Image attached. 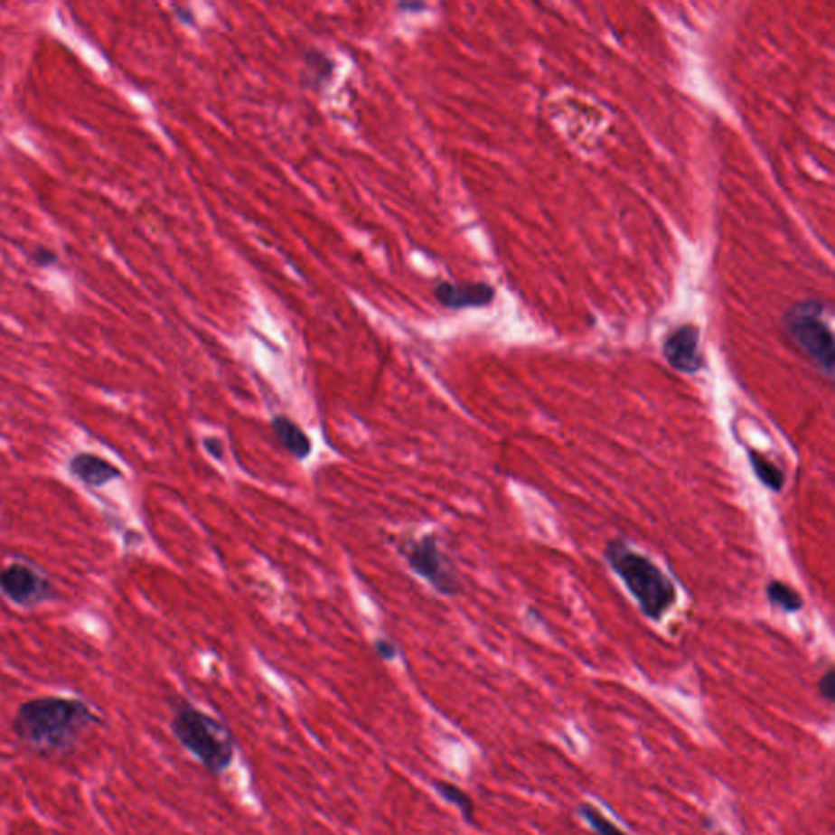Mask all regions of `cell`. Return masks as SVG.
<instances>
[{"instance_id":"obj_1","label":"cell","mask_w":835,"mask_h":835,"mask_svg":"<svg viewBox=\"0 0 835 835\" xmlns=\"http://www.w3.org/2000/svg\"><path fill=\"white\" fill-rule=\"evenodd\" d=\"M101 719L77 699L46 695L18 707L12 729L28 751L42 757H61L74 751L82 736Z\"/></svg>"},{"instance_id":"obj_2","label":"cell","mask_w":835,"mask_h":835,"mask_svg":"<svg viewBox=\"0 0 835 835\" xmlns=\"http://www.w3.org/2000/svg\"><path fill=\"white\" fill-rule=\"evenodd\" d=\"M170 729L176 741L208 770L212 777L224 774L234 762L235 736L224 721L176 699L172 703Z\"/></svg>"},{"instance_id":"obj_3","label":"cell","mask_w":835,"mask_h":835,"mask_svg":"<svg viewBox=\"0 0 835 835\" xmlns=\"http://www.w3.org/2000/svg\"><path fill=\"white\" fill-rule=\"evenodd\" d=\"M604 555L612 571L635 597L644 617L661 620L674 605L676 586L650 558L618 540L610 542Z\"/></svg>"},{"instance_id":"obj_4","label":"cell","mask_w":835,"mask_h":835,"mask_svg":"<svg viewBox=\"0 0 835 835\" xmlns=\"http://www.w3.org/2000/svg\"><path fill=\"white\" fill-rule=\"evenodd\" d=\"M399 553L408 563L409 569L423 577L427 585L443 596L462 593V583L451 558L444 553L437 537L423 534L408 535L399 540Z\"/></svg>"},{"instance_id":"obj_5","label":"cell","mask_w":835,"mask_h":835,"mask_svg":"<svg viewBox=\"0 0 835 835\" xmlns=\"http://www.w3.org/2000/svg\"><path fill=\"white\" fill-rule=\"evenodd\" d=\"M786 328L796 344L827 376H834V336L822 320V307L814 302L796 305L788 312Z\"/></svg>"},{"instance_id":"obj_6","label":"cell","mask_w":835,"mask_h":835,"mask_svg":"<svg viewBox=\"0 0 835 835\" xmlns=\"http://www.w3.org/2000/svg\"><path fill=\"white\" fill-rule=\"evenodd\" d=\"M0 594L18 607L32 609L52 599L54 586L33 567L14 561L0 568Z\"/></svg>"},{"instance_id":"obj_7","label":"cell","mask_w":835,"mask_h":835,"mask_svg":"<svg viewBox=\"0 0 835 835\" xmlns=\"http://www.w3.org/2000/svg\"><path fill=\"white\" fill-rule=\"evenodd\" d=\"M662 352L669 364L679 372L695 374L703 368L700 333L695 326H680L669 334L662 346Z\"/></svg>"},{"instance_id":"obj_8","label":"cell","mask_w":835,"mask_h":835,"mask_svg":"<svg viewBox=\"0 0 835 835\" xmlns=\"http://www.w3.org/2000/svg\"><path fill=\"white\" fill-rule=\"evenodd\" d=\"M69 474L87 488H103L123 476V472L109 460L93 452H77L67 462Z\"/></svg>"},{"instance_id":"obj_9","label":"cell","mask_w":835,"mask_h":835,"mask_svg":"<svg viewBox=\"0 0 835 835\" xmlns=\"http://www.w3.org/2000/svg\"><path fill=\"white\" fill-rule=\"evenodd\" d=\"M436 301L446 309L462 310L470 307H483L494 299V289L484 283L472 285H455V283H439L435 289Z\"/></svg>"},{"instance_id":"obj_10","label":"cell","mask_w":835,"mask_h":835,"mask_svg":"<svg viewBox=\"0 0 835 835\" xmlns=\"http://www.w3.org/2000/svg\"><path fill=\"white\" fill-rule=\"evenodd\" d=\"M269 427L277 443L281 444L294 459L305 460L312 454V441L309 436L305 435L304 429L291 418L277 415L269 421Z\"/></svg>"},{"instance_id":"obj_11","label":"cell","mask_w":835,"mask_h":835,"mask_svg":"<svg viewBox=\"0 0 835 835\" xmlns=\"http://www.w3.org/2000/svg\"><path fill=\"white\" fill-rule=\"evenodd\" d=\"M433 786L444 802H451L452 806L460 811L467 824L475 822V802L470 798V794L447 780H436Z\"/></svg>"},{"instance_id":"obj_12","label":"cell","mask_w":835,"mask_h":835,"mask_svg":"<svg viewBox=\"0 0 835 835\" xmlns=\"http://www.w3.org/2000/svg\"><path fill=\"white\" fill-rule=\"evenodd\" d=\"M747 457H749V462H751L752 470L755 474V478L759 480L760 483L764 484L765 488H769L772 492H782L783 488V483H785V475L780 468L772 464L769 460L765 459L764 455H760L759 452L754 451V449H749L747 451Z\"/></svg>"},{"instance_id":"obj_13","label":"cell","mask_w":835,"mask_h":835,"mask_svg":"<svg viewBox=\"0 0 835 835\" xmlns=\"http://www.w3.org/2000/svg\"><path fill=\"white\" fill-rule=\"evenodd\" d=\"M767 597L772 605H777L788 614L798 612L802 607V596L782 581H772L767 585Z\"/></svg>"},{"instance_id":"obj_14","label":"cell","mask_w":835,"mask_h":835,"mask_svg":"<svg viewBox=\"0 0 835 835\" xmlns=\"http://www.w3.org/2000/svg\"><path fill=\"white\" fill-rule=\"evenodd\" d=\"M577 812L591 826L596 835H626L615 822H612L610 819L605 818L601 811L593 806L591 802L579 804Z\"/></svg>"},{"instance_id":"obj_15","label":"cell","mask_w":835,"mask_h":835,"mask_svg":"<svg viewBox=\"0 0 835 835\" xmlns=\"http://www.w3.org/2000/svg\"><path fill=\"white\" fill-rule=\"evenodd\" d=\"M305 69H307V82L318 87L332 76L333 62L326 58L322 51L310 50L305 52Z\"/></svg>"},{"instance_id":"obj_16","label":"cell","mask_w":835,"mask_h":835,"mask_svg":"<svg viewBox=\"0 0 835 835\" xmlns=\"http://www.w3.org/2000/svg\"><path fill=\"white\" fill-rule=\"evenodd\" d=\"M819 693L827 703L835 702V671L827 669L822 677L819 679Z\"/></svg>"},{"instance_id":"obj_17","label":"cell","mask_w":835,"mask_h":835,"mask_svg":"<svg viewBox=\"0 0 835 835\" xmlns=\"http://www.w3.org/2000/svg\"><path fill=\"white\" fill-rule=\"evenodd\" d=\"M374 650H376L377 656L384 661L395 660L399 654L397 644L392 643L389 638H377L374 642Z\"/></svg>"},{"instance_id":"obj_18","label":"cell","mask_w":835,"mask_h":835,"mask_svg":"<svg viewBox=\"0 0 835 835\" xmlns=\"http://www.w3.org/2000/svg\"><path fill=\"white\" fill-rule=\"evenodd\" d=\"M202 446L204 449L208 451L211 457H214L216 460H224V455H226V447H224V443L219 439V437H204L202 439Z\"/></svg>"},{"instance_id":"obj_19","label":"cell","mask_w":835,"mask_h":835,"mask_svg":"<svg viewBox=\"0 0 835 835\" xmlns=\"http://www.w3.org/2000/svg\"><path fill=\"white\" fill-rule=\"evenodd\" d=\"M399 9L407 10V12H419V10L427 9V5L421 2H401L399 4Z\"/></svg>"},{"instance_id":"obj_20","label":"cell","mask_w":835,"mask_h":835,"mask_svg":"<svg viewBox=\"0 0 835 835\" xmlns=\"http://www.w3.org/2000/svg\"><path fill=\"white\" fill-rule=\"evenodd\" d=\"M717 835H727V834H725V832H719V834H717Z\"/></svg>"}]
</instances>
